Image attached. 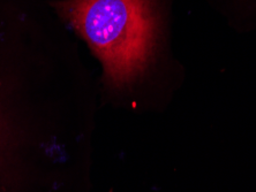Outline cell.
Segmentation results:
<instances>
[{
	"label": "cell",
	"instance_id": "cell-1",
	"mask_svg": "<svg viewBox=\"0 0 256 192\" xmlns=\"http://www.w3.org/2000/svg\"><path fill=\"white\" fill-rule=\"evenodd\" d=\"M60 8L111 86L124 88L144 75L160 40L157 0H65Z\"/></svg>",
	"mask_w": 256,
	"mask_h": 192
}]
</instances>
